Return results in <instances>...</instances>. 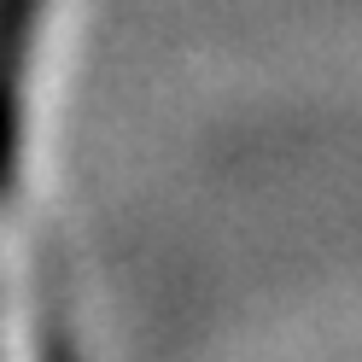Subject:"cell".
Wrapping results in <instances>:
<instances>
[{
	"label": "cell",
	"mask_w": 362,
	"mask_h": 362,
	"mask_svg": "<svg viewBox=\"0 0 362 362\" xmlns=\"http://www.w3.org/2000/svg\"><path fill=\"white\" fill-rule=\"evenodd\" d=\"M71 0H0V362H71L53 275V141Z\"/></svg>",
	"instance_id": "1"
}]
</instances>
